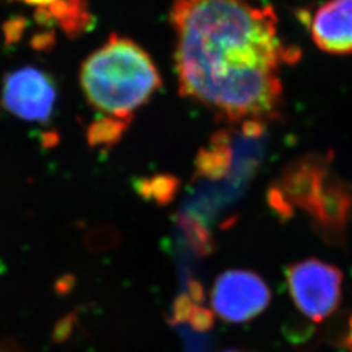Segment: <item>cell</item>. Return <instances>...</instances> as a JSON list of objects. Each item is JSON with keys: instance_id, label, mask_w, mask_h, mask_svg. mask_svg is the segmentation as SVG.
<instances>
[{"instance_id": "1", "label": "cell", "mask_w": 352, "mask_h": 352, "mask_svg": "<svg viewBox=\"0 0 352 352\" xmlns=\"http://www.w3.org/2000/svg\"><path fill=\"white\" fill-rule=\"evenodd\" d=\"M175 69L180 94L230 123L260 126L283 102L282 67L299 59L278 33L270 6L245 0H176Z\"/></svg>"}, {"instance_id": "2", "label": "cell", "mask_w": 352, "mask_h": 352, "mask_svg": "<svg viewBox=\"0 0 352 352\" xmlns=\"http://www.w3.org/2000/svg\"><path fill=\"white\" fill-rule=\"evenodd\" d=\"M81 84L96 110L124 124L162 87V77L136 42L113 36L85 60Z\"/></svg>"}, {"instance_id": "3", "label": "cell", "mask_w": 352, "mask_h": 352, "mask_svg": "<svg viewBox=\"0 0 352 352\" xmlns=\"http://www.w3.org/2000/svg\"><path fill=\"white\" fill-rule=\"evenodd\" d=\"M286 283L295 307L311 321H325L342 302L343 274L325 261L308 258L289 265Z\"/></svg>"}, {"instance_id": "4", "label": "cell", "mask_w": 352, "mask_h": 352, "mask_svg": "<svg viewBox=\"0 0 352 352\" xmlns=\"http://www.w3.org/2000/svg\"><path fill=\"white\" fill-rule=\"evenodd\" d=\"M272 302L264 278L244 269H231L214 280L210 302L222 321L244 324L261 315Z\"/></svg>"}, {"instance_id": "5", "label": "cell", "mask_w": 352, "mask_h": 352, "mask_svg": "<svg viewBox=\"0 0 352 352\" xmlns=\"http://www.w3.org/2000/svg\"><path fill=\"white\" fill-rule=\"evenodd\" d=\"M3 100L11 113L25 120L41 122L51 113L55 90L47 76L26 68L8 76L3 89Z\"/></svg>"}, {"instance_id": "6", "label": "cell", "mask_w": 352, "mask_h": 352, "mask_svg": "<svg viewBox=\"0 0 352 352\" xmlns=\"http://www.w3.org/2000/svg\"><path fill=\"white\" fill-rule=\"evenodd\" d=\"M309 32L320 50L352 54V0H327L311 17Z\"/></svg>"}, {"instance_id": "7", "label": "cell", "mask_w": 352, "mask_h": 352, "mask_svg": "<svg viewBox=\"0 0 352 352\" xmlns=\"http://www.w3.org/2000/svg\"><path fill=\"white\" fill-rule=\"evenodd\" d=\"M343 346L346 347V350L352 352V316L349 320V329H347V333L343 338Z\"/></svg>"}, {"instance_id": "8", "label": "cell", "mask_w": 352, "mask_h": 352, "mask_svg": "<svg viewBox=\"0 0 352 352\" xmlns=\"http://www.w3.org/2000/svg\"><path fill=\"white\" fill-rule=\"evenodd\" d=\"M222 352H251V351H245V350H235V349H232V350H226V351Z\"/></svg>"}, {"instance_id": "9", "label": "cell", "mask_w": 352, "mask_h": 352, "mask_svg": "<svg viewBox=\"0 0 352 352\" xmlns=\"http://www.w3.org/2000/svg\"><path fill=\"white\" fill-rule=\"evenodd\" d=\"M0 352H1V351H0Z\"/></svg>"}]
</instances>
